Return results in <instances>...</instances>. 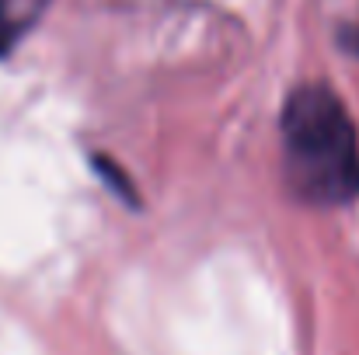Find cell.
<instances>
[{
    "mask_svg": "<svg viewBox=\"0 0 359 355\" xmlns=\"http://www.w3.org/2000/svg\"><path fill=\"white\" fill-rule=\"evenodd\" d=\"M28 11H32V4H25V0H0V56H4V53L18 42V35L25 32Z\"/></svg>",
    "mask_w": 359,
    "mask_h": 355,
    "instance_id": "7a4b0ae2",
    "label": "cell"
},
{
    "mask_svg": "<svg viewBox=\"0 0 359 355\" xmlns=\"http://www.w3.org/2000/svg\"><path fill=\"white\" fill-rule=\"evenodd\" d=\"M283 167L290 188L314 206H342L359 195V136L332 88L304 84L286 98Z\"/></svg>",
    "mask_w": 359,
    "mask_h": 355,
    "instance_id": "6da1fadb",
    "label": "cell"
}]
</instances>
